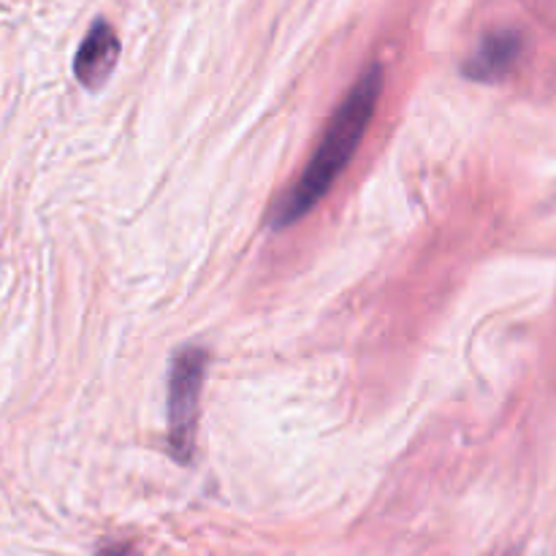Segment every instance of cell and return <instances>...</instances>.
I'll use <instances>...</instances> for the list:
<instances>
[{
    "label": "cell",
    "instance_id": "obj_4",
    "mask_svg": "<svg viewBox=\"0 0 556 556\" xmlns=\"http://www.w3.org/2000/svg\"><path fill=\"white\" fill-rule=\"evenodd\" d=\"M521 54V36L516 30H497L483 36L465 65V74L476 81H497L508 74Z\"/></svg>",
    "mask_w": 556,
    "mask_h": 556
},
{
    "label": "cell",
    "instance_id": "obj_3",
    "mask_svg": "<svg viewBox=\"0 0 556 556\" xmlns=\"http://www.w3.org/2000/svg\"><path fill=\"white\" fill-rule=\"evenodd\" d=\"M119 58V41L117 33L112 30V25L106 22H96L90 27V33L81 41L79 52H76L74 60V74L76 79L81 81L90 90H98L103 81L112 76L114 65H117Z\"/></svg>",
    "mask_w": 556,
    "mask_h": 556
},
{
    "label": "cell",
    "instance_id": "obj_2",
    "mask_svg": "<svg viewBox=\"0 0 556 556\" xmlns=\"http://www.w3.org/2000/svg\"><path fill=\"white\" fill-rule=\"evenodd\" d=\"M204 348L188 345L177 351L168 369V448L182 465L193 459L195 427H199L201 386L206 375Z\"/></svg>",
    "mask_w": 556,
    "mask_h": 556
},
{
    "label": "cell",
    "instance_id": "obj_5",
    "mask_svg": "<svg viewBox=\"0 0 556 556\" xmlns=\"http://www.w3.org/2000/svg\"><path fill=\"white\" fill-rule=\"evenodd\" d=\"M98 556H139V552L128 543H106V546H101Z\"/></svg>",
    "mask_w": 556,
    "mask_h": 556
},
{
    "label": "cell",
    "instance_id": "obj_1",
    "mask_svg": "<svg viewBox=\"0 0 556 556\" xmlns=\"http://www.w3.org/2000/svg\"><path fill=\"white\" fill-rule=\"evenodd\" d=\"M380 92H383V68L372 63L369 68L362 71V76L353 81L337 112L331 114L324 139H320L315 155L309 157L302 177L275 204L271 228L293 226L329 193L331 185L340 179V174L345 172L348 163L356 155L358 144H362L364 134H367L369 123L375 117Z\"/></svg>",
    "mask_w": 556,
    "mask_h": 556
}]
</instances>
